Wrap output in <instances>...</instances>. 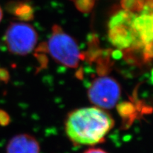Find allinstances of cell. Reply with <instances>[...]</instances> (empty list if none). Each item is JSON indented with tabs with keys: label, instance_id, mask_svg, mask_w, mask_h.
<instances>
[{
	"label": "cell",
	"instance_id": "obj_3",
	"mask_svg": "<svg viewBox=\"0 0 153 153\" xmlns=\"http://www.w3.org/2000/svg\"><path fill=\"white\" fill-rule=\"evenodd\" d=\"M135 16L131 11H121L113 16L108 27V38L115 47L119 49H127L143 45L136 32L133 29V21Z\"/></svg>",
	"mask_w": 153,
	"mask_h": 153
},
{
	"label": "cell",
	"instance_id": "obj_8",
	"mask_svg": "<svg viewBox=\"0 0 153 153\" xmlns=\"http://www.w3.org/2000/svg\"><path fill=\"white\" fill-rule=\"evenodd\" d=\"M14 13L16 16L24 20H30L33 18V11L28 5H16L14 9Z\"/></svg>",
	"mask_w": 153,
	"mask_h": 153
},
{
	"label": "cell",
	"instance_id": "obj_6",
	"mask_svg": "<svg viewBox=\"0 0 153 153\" xmlns=\"http://www.w3.org/2000/svg\"><path fill=\"white\" fill-rule=\"evenodd\" d=\"M41 148L36 137L29 134H19L11 137L7 145V153H40Z\"/></svg>",
	"mask_w": 153,
	"mask_h": 153
},
{
	"label": "cell",
	"instance_id": "obj_5",
	"mask_svg": "<svg viewBox=\"0 0 153 153\" xmlns=\"http://www.w3.org/2000/svg\"><path fill=\"white\" fill-rule=\"evenodd\" d=\"M121 89L118 82L110 76H101L94 81L89 89L88 97L96 107L111 109L118 103Z\"/></svg>",
	"mask_w": 153,
	"mask_h": 153
},
{
	"label": "cell",
	"instance_id": "obj_13",
	"mask_svg": "<svg viewBox=\"0 0 153 153\" xmlns=\"http://www.w3.org/2000/svg\"><path fill=\"white\" fill-rule=\"evenodd\" d=\"M3 18V11L1 7H0V22H1V19Z\"/></svg>",
	"mask_w": 153,
	"mask_h": 153
},
{
	"label": "cell",
	"instance_id": "obj_10",
	"mask_svg": "<svg viewBox=\"0 0 153 153\" xmlns=\"http://www.w3.org/2000/svg\"><path fill=\"white\" fill-rule=\"evenodd\" d=\"M9 122V117L4 111L0 110V125H7Z\"/></svg>",
	"mask_w": 153,
	"mask_h": 153
},
{
	"label": "cell",
	"instance_id": "obj_12",
	"mask_svg": "<svg viewBox=\"0 0 153 153\" xmlns=\"http://www.w3.org/2000/svg\"><path fill=\"white\" fill-rule=\"evenodd\" d=\"M8 77L9 74L8 72H7V70H4V69L0 68V79L6 81L7 79H8Z\"/></svg>",
	"mask_w": 153,
	"mask_h": 153
},
{
	"label": "cell",
	"instance_id": "obj_1",
	"mask_svg": "<svg viewBox=\"0 0 153 153\" xmlns=\"http://www.w3.org/2000/svg\"><path fill=\"white\" fill-rule=\"evenodd\" d=\"M114 126V119L106 111L98 107H86L69 114L65 131L75 144L94 145L104 141Z\"/></svg>",
	"mask_w": 153,
	"mask_h": 153
},
{
	"label": "cell",
	"instance_id": "obj_11",
	"mask_svg": "<svg viewBox=\"0 0 153 153\" xmlns=\"http://www.w3.org/2000/svg\"><path fill=\"white\" fill-rule=\"evenodd\" d=\"M83 153H108L106 151H105L100 148H89L85 151Z\"/></svg>",
	"mask_w": 153,
	"mask_h": 153
},
{
	"label": "cell",
	"instance_id": "obj_2",
	"mask_svg": "<svg viewBox=\"0 0 153 153\" xmlns=\"http://www.w3.org/2000/svg\"><path fill=\"white\" fill-rule=\"evenodd\" d=\"M47 47L50 54L57 62L70 68H75L79 65L81 56L77 43L58 26H53Z\"/></svg>",
	"mask_w": 153,
	"mask_h": 153
},
{
	"label": "cell",
	"instance_id": "obj_4",
	"mask_svg": "<svg viewBox=\"0 0 153 153\" xmlns=\"http://www.w3.org/2000/svg\"><path fill=\"white\" fill-rule=\"evenodd\" d=\"M4 41L11 53L25 55L33 51L38 41V34L31 25L11 23L6 30Z\"/></svg>",
	"mask_w": 153,
	"mask_h": 153
},
{
	"label": "cell",
	"instance_id": "obj_7",
	"mask_svg": "<svg viewBox=\"0 0 153 153\" xmlns=\"http://www.w3.org/2000/svg\"><path fill=\"white\" fill-rule=\"evenodd\" d=\"M132 26L143 45L152 44V13L143 14L139 16H135L133 21Z\"/></svg>",
	"mask_w": 153,
	"mask_h": 153
},
{
	"label": "cell",
	"instance_id": "obj_9",
	"mask_svg": "<svg viewBox=\"0 0 153 153\" xmlns=\"http://www.w3.org/2000/svg\"><path fill=\"white\" fill-rule=\"evenodd\" d=\"M96 0H74L76 9L83 13H88L91 11L95 4Z\"/></svg>",
	"mask_w": 153,
	"mask_h": 153
}]
</instances>
